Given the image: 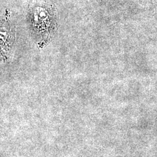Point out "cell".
I'll return each mask as SVG.
<instances>
[{
  "label": "cell",
  "mask_w": 157,
  "mask_h": 157,
  "mask_svg": "<svg viewBox=\"0 0 157 157\" xmlns=\"http://www.w3.org/2000/svg\"><path fill=\"white\" fill-rule=\"evenodd\" d=\"M15 38V27L8 22H1V60H6L11 53Z\"/></svg>",
  "instance_id": "cell-2"
},
{
  "label": "cell",
  "mask_w": 157,
  "mask_h": 157,
  "mask_svg": "<svg viewBox=\"0 0 157 157\" xmlns=\"http://www.w3.org/2000/svg\"><path fill=\"white\" fill-rule=\"evenodd\" d=\"M58 16L56 6L44 0L32 1L28 7L27 23L30 34L37 45H47L58 28Z\"/></svg>",
  "instance_id": "cell-1"
}]
</instances>
